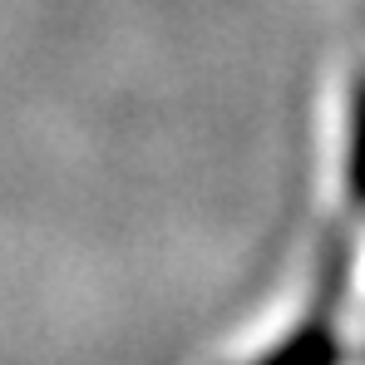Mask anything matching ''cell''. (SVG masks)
I'll use <instances>...</instances> for the list:
<instances>
[{"instance_id": "cell-1", "label": "cell", "mask_w": 365, "mask_h": 365, "mask_svg": "<svg viewBox=\"0 0 365 365\" xmlns=\"http://www.w3.org/2000/svg\"><path fill=\"white\" fill-rule=\"evenodd\" d=\"M351 182L365 202V89H361V109H356V153H351Z\"/></svg>"}]
</instances>
